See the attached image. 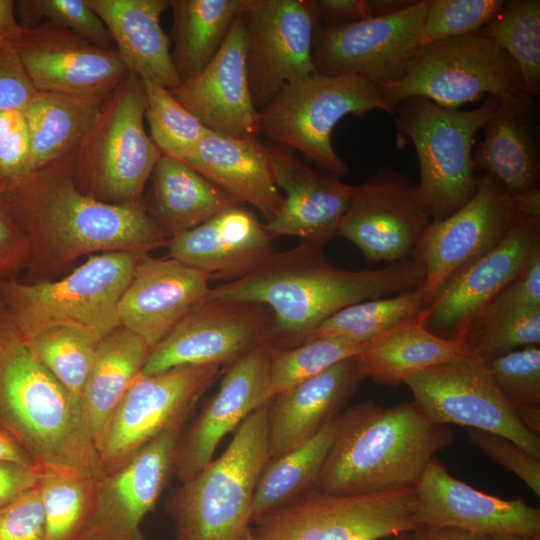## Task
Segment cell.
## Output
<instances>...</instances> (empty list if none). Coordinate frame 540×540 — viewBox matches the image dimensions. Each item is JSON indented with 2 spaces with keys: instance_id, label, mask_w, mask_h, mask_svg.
<instances>
[{
  "instance_id": "cell-1",
  "label": "cell",
  "mask_w": 540,
  "mask_h": 540,
  "mask_svg": "<svg viewBox=\"0 0 540 540\" xmlns=\"http://www.w3.org/2000/svg\"><path fill=\"white\" fill-rule=\"evenodd\" d=\"M8 210L30 243L26 280L42 281L82 255L166 247L169 237L143 201L111 204L78 189L73 155L1 179Z\"/></svg>"
},
{
  "instance_id": "cell-2",
  "label": "cell",
  "mask_w": 540,
  "mask_h": 540,
  "mask_svg": "<svg viewBox=\"0 0 540 540\" xmlns=\"http://www.w3.org/2000/svg\"><path fill=\"white\" fill-rule=\"evenodd\" d=\"M424 277L423 266L414 258L380 269L345 270L331 264L322 247L301 242L274 252L250 274L211 288L207 296L268 306L273 320L267 343L288 350L341 309L415 290L423 286Z\"/></svg>"
},
{
  "instance_id": "cell-3",
  "label": "cell",
  "mask_w": 540,
  "mask_h": 540,
  "mask_svg": "<svg viewBox=\"0 0 540 540\" xmlns=\"http://www.w3.org/2000/svg\"><path fill=\"white\" fill-rule=\"evenodd\" d=\"M0 429L43 472L101 475L82 405L42 364L4 306L0 307Z\"/></svg>"
},
{
  "instance_id": "cell-4",
  "label": "cell",
  "mask_w": 540,
  "mask_h": 540,
  "mask_svg": "<svg viewBox=\"0 0 540 540\" xmlns=\"http://www.w3.org/2000/svg\"><path fill=\"white\" fill-rule=\"evenodd\" d=\"M454 440L446 425L432 422L414 401L346 408L336 417L317 491L361 494L415 486L435 454Z\"/></svg>"
},
{
  "instance_id": "cell-5",
  "label": "cell",
  "mask_w": 540,
  "mask_h": 540,
  "mask_svg": "<svg viewBox=\"0 0 540 540\" xmlns=\"http://www.w3.org/2000/svg\"><path fill=\"white\" fill-rule=\"evenodd\" d=\"M266 405L237 427L222 455L168 496L176 540H241L251 529L256 486L269 461Z\"/></svg>"
},
{
  "instance_id": "cell-6",
  "label": "cell",
  "mask_w": 540,
  "mask_h": 540,
  "mask_svg": "<svg viewBox=\"0 0 540 540\" xmlns=\"http://www.w3.org/2000/svg\"><path fill=\"white\" fill-rule=\"evenodd\" d=\"M129 252L88 255L70 274L33 283H0V300L27 338L68 327L103 338L120 326L119 302L138 258Z\"/></svg>"
},
{
  "instance_id": "cell-7",
  "label": "cell",
  "mask_w": 540,
  "mask_h": 540,
  "mask_svg": "<svg viewBox=\"0 0 540 540\" xmlns=\"http://www.w3.org/2000/svg\"><path fill=\"white\" fill-rule=\"evenodd\" d=\"M498 104L499 96L487 95L475 109L454 110L413 96L394 108L396 127L410 139L417 154V192L431 221L453 214L476 193L479 176L473 164L475 135Z\"/></svg>"
},
{
  "instance_id": "cell-8",
  "label": "cell",
  "mask_w": 540,
  "mask_h": 540,
  "mask_svg": "<svg viewBox=\"0 0 540 540\" xmlns=\"http://www.w3.org/2000/svg\"><path fill=\"white\" fill-rule=\"evenodd\" d=\"M142 79L128 76L100 105L73 154V176L83 193L111 204L143 201L142 194L162 155L145 130Z\"/></svg>"
},
{
  "instance_id": "cell-9",
  "label": "cell",
  "mask_w": 540,
  "mask_h": 540,
  "mask_svg": "<svg viewBox=\"0 0 540 540\" xmlns=\"http://www.w3.org/2000/svg\"><path fill=\"white\" fill-rule=\"evenodd\" d=\"M373 110L393 114L380 88L356 75L315 72L285 85L259 110V132L338 178L348 168L332 146L334 127L349 114L362 117Z\"/></svg>"
},
{
  "instance_id": "cell-10",
  "label": "cell",
  "mask_w": 540,
  "mask_h": 540,
  "mask_svg": "<svg viewBox=\"0 0 540 540\" xmlns=\"http://www.w3.org/2000/svg\"><path fill=\"white\" fill-rule=\"evenodd\" d=\"M381 91L392 111L413 96L458 110L487 95L504 97L525 92L514 61L480 31L422 45L402 78Z\"/></svg>"
},
{
  "instance_id": "cell-11",
  "label": "cell",
  "mask_w": 540,
  "mask_h": 540,
  "mask_svg": "<svg viewBox=\"0 0 540 540\" xmlns=\"http://www.w3.org/2000/svg\"><path fill=\"white\" fill-rule=\"evenodd\" d=\"M254 523L256 540H380L423 529L415 486L361 494L315 491Z\"/></svg>"
},
{
  "instance_id": "cell-12",
  "label": "cell",
  "mask_w": 540,
  "mask_h": 540,
  "mask_svg": "<svg viewBox=\"0 0 540 540\" xmlns=\"http://www.w3.org/2000/svg\"><path fill=\"white\" fill-rule=\"evenodd\" d=\"M219 369L214 365H182L139 376L94 441L101 474L124 465L160 434L182 428Z\"/></svg>"
},
{
  "instance_id": "cell-13",
  "label": "cell",
  "mask_w": 540,
  "mask_h": 540,
  "mask_svg": "<svg viewBox=\"0 0 540 540\" xmlns=\"http://www.w3.org/2000/svg\"><path fill=\"white\" fill-rule=\"evenodd\" d=\"M429 0L379 17L347 23L316 20L313 41L315 72L356 75L378 88L404 75L412 56L424 45L423 23Z\"/></svg>"
},
{
  "instance_id": "cell-14",
  "label": "cell",
  "mask_w": 540,
  "mask_h": 540,
  "mask_svg": "<svg viewBox=\"0 0 540 540\" xmlns=\"http://www.w3.org/2000/svg\"><path fill=\"white\" fill-rule=\"evenodd\" d=\"M272 320L264 304L206 296L151 349L140 376L182 365L228 367L267 342Z\"/></svg>"
},
{
  "instance_id": "cell-15",
  "label": "cell",
  "mask_w": 540,
  "mask_h": 540,
  "mask_svg": "<svg viewBox=\"0 0 540 540\" xmlns=\"http://www.w3.org/2000/svg\"><path fill=\"white\" fill-rule=\"evenodd\" d=\"M404 384L432 422L502 435L540 460L539 436L519 421L486 363L472 359L431 367L412 375Z\"/></svg>"
},
{
  "instance_id": "cell-16",
  "label": "cell",
  "mask_w": 540,
  "mask_h": 540,
  "mask_svg": "<svg viewBox=\"0 0 540 540\" xmlns=\"http://www.w3.org/2000/svg\"><path fill=\"white\" fill-rule=\"evenodd\" d=\"M247 73L259 111L288 83L315 73L311 0H245Z\"/></svg>"
},
{
  "instance_id": "cell-17",
  "label": "cell",
  "mask_w": 540,
  "mask_h": 540,
  "mask_svg": "<svg viewBox=\"0 0 540 540\" xmlns=\"http://www.w3.org/2000/svg\"><path fill=\"white\" fill-rule=\"evenodd\" d=\"M431 219L417 184L391 167H381L354 193L336 236L356 245L370 262L413 258Z\"/></svg>"
},
{
  "instance_id": "cell-18",
  "label": "cell",
  "mask_w": 540,
  "mask_h": 540,
  "mask_svg": "<svg viewBox=\"0 0 540 540\" xmlns=\"http://www.w3.org/2000/svg\"><path fill=\"white\" fill-rule=\"evenodd\" d=\"M10 44L36 91L101 105L129 74L116 50L49 22L22 27Z\"/></svg>"
},
{
  "instance_id": "cell-19",
  "label": "cell",
  "mask_w": 540,
  "mask_h": 540,
  "mask_svg": "<svg viewBox=\"0 0 540 540\" xmlns=\"http://www.w3.org/2000/svg\"><path fill=\"white\" fill-rule=\"evenodd\" d=\"M507 193L492 175L482 174L464 206L429 223L413 255L424 268L426 306L455 275L504 240L517 215Z\"/></svg>"
},
{
  "instance_id": "cell-20",
  "label": "cell",
  "mask_w": 540,
  "mask_h": 540,
  "mask_svg": "<svg viewBox=\"0 0 540 540\" xmlns=\"http://www.w3.org/2000/svg\"><path fill=\"white\" fill-rule=\"evenodd\" d=\"M540 257V219L516 215L504 240L455 275L424 308L425 327L462 340L495 296Z\"/></svg>"
},
{
  "instance_id": "cell-21",
  "label": "cell",
  "mask_w": 540,
  "mask_h": 540,
  "mask_svg": "<svg viewBox=\"0 0 540 540\" xmlns=\"http://www.w3.org/2000/svg\"><path fill=\"white\" fill-rule=\"evenodd\" d=\"M181 429L160 434L124 465L96 478L90 515L76 540H147L141 523L173 472Z\"/></svg>"
},
{
  "instance_id": "cell-22",
  "label": "cell",
  "mask_w": 540,
  "mask_h": 540,
  "mask_svg": "<svg viewBox=\"0 0 540 540\" xmlns=\"http://www.w3.org/2000/svg\"><path fill=\"white\" fill-rule=\"evenodd\" d=\"M275 348L263 342L229 365L219 388L199 414L181 429L173 454V472L185 482L210 461L221 440L270 400Z\"/></svg>"
},
{
  "instance_id": "cell-23",
  "label": "cell",
  "mask_w": 540,
  "mask_h": 540,
  "mask_svg": "<svg viewBox=\"0 0 540 540\" xmlns=\"http://www.w3.org/2000/svg\"><path fill=\"white\" fill-rule=\"evenodd\" d=\"M248 38L241 13L204 69L170 90L206 128L236 138L257 137L256 109L247 73Z\"/></svg>"
},
{
  "instance_id": "cell-24",
  "label": "cell",
  "mask_w": 540,
  "mask_h": 540,
  "mask_svg": "<svg viewBox=\"0 0 540 540\" xmlns=\"http://www.w3.org/2000/svg\"><path fill=\"white\" fill-rule=\"evenodd\" d=\"M423 529L455 527L492 535H540V509L522 497L505 500L483 493L452 476L434 457L415 485Z\"/></svg>"
},
{
  "instance_id": "cell-25",
  "label": "cell",
  "mask_w": 540,
  "mask_h": 540,
  "mask_svg": "<svg viewBox=\"0 0 540 540\" xmlns=\"http://www.w3.org/2000/svg\"><path fill=\"white\" fill-rule=\"evenodd\" d=\"M275 184L284 197L279 214L264 222L272 240L293 236L322 247L336 236L355 186L304 164L292 150L265 142Z\"/></svg>"
},
{
  "instance_id": "cell-26",
  "label": "cell",
  "mask_w": 540,
  "mask_h": 540,
  "mask_svg": "<svg viewBox=\"0 0 540 540\" xmlns=\"http://www.w3.org/2000/svg\"><path fill=\"white\" fill-rule=\"evenodd\" d=\"M209 281L175 259L140 256L119 302L120 326L155 347L207 296Z\"/></svg>"
},
{
  "instance_id": "cell-27",
  "label": "cell",
  "mask_w": 540,
  "mask_h": 540,
  "mask_svg": "<svg viewBox=\"0 0 540 540\" xmlns=\"http://www.w3.org/2000/svg\"><path fill=\"white\" fill-rule=\"evenodd\" d=\"M167 258L201 271L209 279L237 280L274 253L263 223L242 204L231 206L199 226L170 237Z\"/></svg>"
},
{
  "instance_id": "cell-28",
  "label": "cell",
  "mask_w": 540,
  "mask_h": 540,
  "mask_svg": "<svg viewBox=\"0 0 540 540\" xmlns=\"http://www.w3.org/2000/svg\"><path fill=\"white\" fill-rule=\"evenodd\" d=\"M364 378L356 355L271 397L266 405L269 460L316 435L343 411Z\"/></svg>"
},
{
  "instance_id": "cell-29",
  "label": "cell",
  "mask_w": 540,
  "mask_h": 540,
  "mask_svg": "<svg viewBox=\"0 0 540 540\" xmlns=\"http://www.w3.org/2000/svg\"><path fill=\"white\" fill-rule=\"evenodd\" d=\"M483 129L473 148L475 170L492 175L509 194L540 187L539 98L525 92L499 97Z\"/></svg>"
},
{
  "instance_id": "cell-30",
  "label": "cell",
  "mask_w": 540,
  "mask_h": 540,
  "mask_svg": "<svg viewBox=\"0 0 540 540\" xmlns=\"http://www.w3.org/2000/svg\"><path fill=\"white\" fill-rule=\"evenodd\" d=\"M239 204L258 210L265 222L281 211L284 197L275 184L265 142L209 130L182 160Z\"/></svg>"
},
{
  "instance_id": "cell-31",
  "label": "cell",
  "mask_w": 540,
  "mask_h": 540,
  "mask_svg": "<svg viewBox=\"0 0 540 540\" xmlns=\"http://www.w3.org/2000/svg\"><path fill=\"white\" fill-rule=\"evenodd\" d=\"M107 27L129 73L168 90L180 86L160 18L169 0H87Z\"/></svg>"
},
{
  "instance_id": "cell-32",
  "label": "cell",
  "mask_w": 540,
  "mask_h": 540,
  "mask_svg": "<svg viewBox=\"0 0 540 540\" xmlns=\"http://www.w3.org/2000/svg\"><path fill=\"white\" fill-rule=\"evenodd\" d=\"M363 373L375 383L398 387L419 371L474 359L462 340H451L425 327L424 308L413 318L372 341L358 354Z\"/></svg>"
},
{
  "instance_id": "cell-33",
  "label": "cell",
  "mask_w": 540,
  "mask_h": 540,
  "mask_svg": "<svg viewBox=\"0 0 540 540\" xmlns=\"http://www.w3.org/2000/svg\"><path fill=\"white\" fill-rule=\"evenodd\" d=\"M150 179L149 201L143 202L169 238L239 204L185 162L164 154L158 159Z\"/></svg>"
},
{
  "instance_id": "cell-34",
  "label": "cell",
  "mask_w": 540,
  "mask_h": 540,
  "mask_svg": "<svg viewBox=\"0 0 540 540\" xmlns=\"http://www.w3.org/2000/svg\"><path fill=\"white\" fill-rule=\"evenodd\" d=\"M151 349L122 326L100 340L81 399L93 441L126 390L140 376Z\"/></svg>"
},
{
  "instance_id": "cell-35",
  "label": "cell",
  "mask_w": 540,
  "mask_h": 540,
  "mask_svg": "<svg viewBox=\"0 0 540 540\" xmlns=\"http://www.w3.org/2000/svg\"><path fill=\"white\" fill-rule=\"evenodd\" d=\"M245 0H169L173 16L171 52L181 83L214 58Z\"/></svg>"
},
{
  "instance_id": "cell-36",
  "label": "cell",
  "mask_w": 540,
  "mask_h": 540,
  "mask_svg": "<svg viewBox=\"0 0 540 540\" xmlns=\"http://www.w3.org/2000/svg\"><path fill=\"white\" fill-rule=\"evenodd\" d=\"M99 107L74 97L36 91L23 111L30 141L29 171L73 155Z\"/></svg>"
},
{
  "instance_id": "cell-37",
  "label": "cell",
  "mask_w": 540,
  "mask_h": 540,
  "mask_svg": "<svg viewBox=\"0 0 540 540\" xmlns=\"http://www.w3.org/2000/svg\"><path fill=\"white\" fill-rule=\"evenodd\" d=\"M336 417L304 444L268 461L256 486L252 522L317 491L335 436Z\"/></svg>"
},
{
  "instance_id": "cell-38",
  "label": "cell",
  "mask_w": 540,
  "mask_h": 540,
  "mask_svg": "<svg viewBox=\"0 0 540 540\" xmlns=\"http://www.w3.org/2000/svg\"><path fill=\"white\" fill-rule=\"evenodd\" d=\"M426 307L423 288L349 305L320 323L307 340L339 337L368 344Z\"/></svg>"
},
{
  "instance_id": "cell-39",
  "label": "cell",
  "mask_w": 540,
  "mask_h": 540,
  "mask_svg": "<svg viewBox=\"0 0 540 540\" xmlns=\"http://www.w3.org/2000/svg\"><path fill=\"white\" fill-rule=\"evenodd\" d=\"M514 61L525 92L540 95V0H511L481 31Z\"/></svg>"
},
{
  "instance_id": "cell-40",
  "label": "cell",
  "mask_w": 540,
  "mask_h": 540,
  "mask_svg": "<svg viewBox=\"0 0 540 540\" xmlns=\"http://www.w3.org/2000/svg\"><path fill=\"white\" fill-rule=\"evenodd\" d=\"M101 339L68 327L50 328L29 338L42 364L81 405L83 389Z\"/></svg>"
},
{
  "instance_id": "cell-41",
  "label": "cell",
  "mask_w": 540,
  "mask_h": 540,
  "mask_svg": "<svg viewBox=\"0 0 540 540\" xmlns=\"http://www.w3.org/2000/svg\"><path fill=\"white\" fill-rule=\"evenodd\" d=\"M96 478L43 472L38 487L45 514V540L77 539L90 515Z\"/></svg>"
},
{
  "instance_id": "cell-42",
  "label": "cell",
  "mask_w": 540,
  "mask_h": 540,
  "mask_svg": "<svg viewBox=\"0 0 540 540\" xmlns=\"http://www.w3.org/2000/svg\"><path fill=\"white\" fill-rule=\"evenodd\" d=\"M463 341L475 360L487 363L511 351L540 344V308L486 310Z\"/></svg>"
},
{
  "instance_id": "cell-43",
  "label": "cell",
  "mask_w": 540,
  "mask_h": 540,
  "mask_svg": "<svg viewBox=\"0 0 540 540\" xmlns=\"http://www.w3.org/2000/svg\"><path fill=\"white\" fill-rule=\"evenodd\" d=\"M142 82L145 118L152 141L162 154L183 160L209 129L184 108L170 90L151 80L142 79Z\"/></svg>"
},
{
  "instance_id": "cell-44",
  "label": "cell",
  "mask_w": 540,
  "mask_h": 540,
  "mask_svg": "<svg viewBox=\"0 0 540 540\" xmlns=\"http://www.w3.org/2000/svg\"><path fill=\"white\" fill-rule=\"evenodd\" d=\"M369 344L325 337L307 340L288 350L275 349L270 373V398L346 358L360 354Z\"/></svg>"
},
{
  "instance_id": "cell-45",
  "label": "cell",
  "mask_w": 540,
  "mask_h": 540,
  "mask_svg": "<svg viewBox=\"0 0 540 540\" xmlns=\"http://www.w3.org/2000/svg\"><path fill=\"white\" fill-rule=\"evenodd\" d=\"M15 12L22 27L37 26L44 18L103 49L116 50L107 27L87 0H20L15 1Z\"/></svg>"
},
{
  "instance_id": "cell-46",
  "label": "cell",
  "mask_w": 540,
  "mask_h": 540,
  "mask_svg": "<svg viewBox=\"0 0 540 540\" xmlns=\"http://www.w3.org/2000/svg\"><path fill=\"white\" fill-rule=\"evenodd\" d=\"M505 2L429 0L422 31L424 44L481 31L494 19Z\"/></svg>"
},
{
  "instance_id": "cell-47",
  "label": "cell",
  "mask_w": 540,
  "mask_h": 540,
  "mask_svg": "<svg viewBox=\"0 0 540 540\" xmlns=\"http://www.w3.org/2000/svg\"><path fill=\"white\" fill-rule=\"evenodd\" d=\"M499 391L514 409L540 407V347H523L486 363Z\"/></svg>"
},
{
  "instance_id": "cell-48",
  "label": "cell",
  "mask_w": 540,
  "mask_h": 540,
  "mask_svg": "<svg viewBox=\"0 0 540 540\" xmlns=\"http://www.w3.org/2000/svg\"><path fill=\"white\" fill-rule=\"evenodd\" d=\"M467 436L474 447L515 474L537 497L540 496V460L515 442L496 433L470 428Z\"/></svg>"
},
{
  "instance_id": "cell-49",
  "label": "cell",
  "mask_w": 540,
  "mask_h": 540,
  "mask_svg": "<svg viewBox=\"0 0 540 540\" xmlns=\"http://www.w3.org/2000/svg\"><path fill=\"white\" fill-rule=\"evenodd\" d=\"M0 540H45V514L38 485L0 508Z\"/></svg>"
},
{
  "instance_id": "cell-50",
  "label": "cell",
  "mask_w": 540,
  "mask_h": 540,
  "mask_svg": "<svg viewBox=\"0 0 540 540\" xmlns=\"http://www.w3.org/2000/svg\"><path fill=\"white\" fill-rule=\"evenodd\" d=\"M320 23H347L396 12L412 0H311Z\"/></svg>"
},
{
  "instance_id": "cell-51",
  "label": "cell",
  "mask_w": 540,
  "mask_h": 540,
  "mask_svg": "<svg viewBox=\"0 0 540 540\" xmlns=\"http://www.w3.org/2000/svg\"><path fill=\"white\" fill-rule=\"evenodd\" d=\"M30 260V243L6 205L0 178V283L18 278Z\"/></svg>"
},
{
  "instance_id": "cell-52",
  "label": "cell",
  "mask_w": 540,
  "mask_h": 540,
  "mask_svg": "<svg viewBox=\"0 0 540 540\" xmlns=\"http://www.w3.org/2000/svg\"><path fill=\"white\" fill-rule=\"evenodd\" d=\"M35 93L12 45L0 44V111H24Z\"/></svg>"
},
{
  "instance_id": "cell-53",
  "label": "cell",
  "mask_w": 540,
  "mask_h": 540,
  "mask_svg": "<svg viewBox=\"0 0 540 540\" xmlns=\"http://www.w3.org/2000/svg\"><path fill=\"white\" fill-rule=\"evenodd\" d=\"M540 308V257L507 284L484 310Z\"/></svg>"
},
{
  "instance_id": "cell-54",
  "label": "cell",
  "mask_w": 540,
  "mask_h": 540,
  "mask_svg": "<svg viewBox=\"0 0 540 540\" xmlns=\"http://www.w3.org/2000/svg\"><path fill=\"white\" fill-rule=\"evenodd\" d=\"M42 474L37 467L0 460V508L36 487Z\"/></svg>"
},
{
  "instance_id": "cell-55",
  "label": "cell",
  "mask_w": 540,
  "mask_h": 540,
  "mask_svg": "<svg viewBox=\"0 0 540 540\" xmlns=\"http://www.w3.org/2000/svg\"><path fill=\"white\" fill-rule=\"evenodd\" d=\"M507 203L515 213L540 219V187L515 194L507 193Z\"/></svg>"
},
{
  "instance_id": "cell-56",
  "label": "cell",
  "mask_w": 540,
  "mask_h": 540,
  "mask_svg": "<svg viewBox=\"0 0 540 540\" xmlns=\"http://www.w3.org/2000/svg\"><path fill=\"white\" fill-rule=\"evenodd\" d=\"M415 536L417 540H492L488 535L455 527L422 529L415 532Z\"/></svg>"
},
{
  "instance_id": "cell-57",
  "label": "cell",
  "mask_w": 540,
  "mask_h": 540,
  "mask_svg": "<svg viewBox=\"0 0 540 540\" xmlns=\"http://www.w3.org/2000/svg\"><path fill=\"white\" fill-rule=\"evenodd\" d=\"M21 29L15 12V1L0 0V44L11 43Z\"/></svg>"
},
{
  "instance_id": "cell-58",
  "label": "cell",
  "mask_w": 540,
  "mask_h": 540,
  "mask_svg": "<svg viewBox=\"0 0 540 540\" xmlns=\"http://www.w3.org/2000/svg\"><path fill=\"white\" fill-rule=\"evenodd\" d=\"M0 460L34 466L30 456L7 433L0 429ZM38 468V467H37Z\"/></svg>"
},
{
  "instance_id": "cell-59",
  "label": "cell",
  "mask_w": 540,
  "mask_h": 540,
  "mask_svg": "<svg viewBox=\"0 0 540 540\" xmlns=\"http://www.w3.org/2000/svg\"><path fill=\"white\" fill-rule=\"evenodd\" d=\"M24 120L23 111H0V149L8 142L20 123Z\"/></svg>"
},
{
  "instance_id": "cell-60",
  "label": "cell",
  "mask_w": 540,
  "mask_h": 540,
  "mask_svg": "<svg viewBox=\"0 0 540 540\" xmlns=\"http://www.w3.org/2000/svg\"><path fill=\"white\" fill-rule=\"evenodd\" d=\"M492 540H540V535L528 536L510 533H497L490 535Z\"/></svg>"
},
{
  "instance_id": "cell-61",
  "label": "cell",
  "mask_w": 540,
  "mask_h": 540,
  "mask_svg": "<svg viewBox=\"0 0 540 540\" xmlns=\"http://www.w3.org/2000/svg\"><path fill=\"white\" fill-rule=\"evenodd\" d=\"M380 540H417L414 533H401L391 537L383 538Z\"/></svg>"
},
{
  "instance_id": "cell-62",
  "label": "cell",
  "mask_w": 540,
  "mask_h": 540,
  "mask_svg": "<svg viewBox=\"0 0 540 540\" xmlns=\"http://www.w3.org/2000/svg\"><path fill=\"white\" fill-rule=\"evenodd\" d=\"M241 540H256V539L252 533V530L250 529L248 533Z\"/></svg>"
},
{
  "instance_id": "cell-63",
  "label": "cell",
  "mask_w": 540,
  "mask_h": 540,
  "mask_svg": "<svg viewBox=\"0 0 540 540\" xmlns=\"http://www.w3.org/2000/svg\"><path fill=\"white\" fill-rule=\"evenodd\" d=\"M1 306H3V304H2V302H1V300H0V307H1Z\"/></svg>"
}]
</instances>
